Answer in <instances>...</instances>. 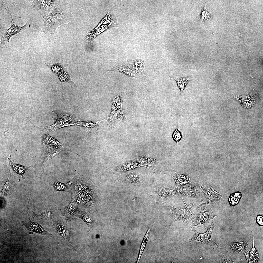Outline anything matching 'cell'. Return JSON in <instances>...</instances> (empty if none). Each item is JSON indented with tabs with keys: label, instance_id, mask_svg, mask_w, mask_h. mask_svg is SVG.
<instances>
[{
	"label": "cell",
	"instance_id": "obj_1",
	"mask_svg": "<svg viewBox=\"0 0 263 263\" xmlns=\"http://www.w3.org/2000/svg\"><path fill=\"white\" fill-rule=\"evenodd\" d=\"M72 180L70 191L75 196L79 207L90 209L96 206L99 203L100 194L92 180L78 173Z\"/></svg>",
	"mask_w": 263,
	"mask_h": 263
},
{
	"label": "cell",
	"instance_id": "obj_2",
	"mask_svg": "<svg viewBox=\"0 0 263 263\" xmlns=\"http://www.w3.org/2000/svg\"><path fill=\"white\" fill-rule=\"evenodd\" d=\"M71 14L61 6L55 4L49 13L43 18L41 27L46 34H54L60 25L70 22L72 19Z\"/></svg>",
	"mask_w": 263,
	"mask_h": 263
},
{
	"label": "cell",
	"instance_id": "obj_3",
	"mask_svg": "<svg viewBox=\"0 0 263 263\" xmlns=\"http://www.w3.org/2000/svg\"><path fill=\"white\" fill-rule=\"evenodd\" d=\"M216 210L207 201L203 202L194 210L190 222L193 226L197 227L206 228L217 216L216 214Z\"/></svg>",
	"mask_w": 263,
	"mask_h": 263
},
{
	"label": "cell",
	"instance_id": "obj_4",
	"mask_svg": "<svg viewBox=\"0 0 263 263\" xmlns=\"http://www.w3.org/2000/svg\"><path fill=\"white\" fill-rule=\"evenodd\" d=\"M42 138V144L44 145L41 160L42 168L49 160L62 151H68L74 153L68 146L62 144L48 134H43Z\"/></svg>",
	"mask_w": 263,
	"mask_h": 263
},
{
	"label": "cell",
	"instance_id": "obj_5",
	"mask_svg": "<svg viewBox=\"0 0 263 263\" xmlns=\"http://www.w3.org/2000/svg\"><path fill=\"white\" fill-rule=\"evenodd\" d=\"M185 206L181 207H176L172 206L168 207L175 221L181 220L189 224L192 219L193 213L192 211L203 202V199H197L188 204H187L183 198Z\"/></svg>",
	"mask_w": 263,
	"mask_h": 263
},
{
	"label": "cell",
	"instance_id": "obj_6",
	"mask_svg": "<svg viewBox=\"0 0 263 263\" xmlns=\"http://www.w3.org/2000/svg\"><path fill=\"white\" fill-rule=\"evenodd\" d=\"M198 186L201 191L211 206L216 209L221 204L223 199L222 195L216 191L209 183L204 181H200Z\"/></svg>",
	"mask_w": 263,
	"mask_h": 263
},
{
	"label": "cell",
	"instance_id": "obj_7",
	"mask_svg": "<svg viewBox=\"0 0 263 263\" xmlns=\"http://www.w3.org/2000/svg\"><path fill=\"white\" fill-rule=\"evenodd\" d=\"M2 3L9 14L11 20V24L10 27L8 29H7L3 35L0 37V45L1 47L9 42L11 37L15 34L27 29L29 26V24L28 21L22 26H20L16 24L12 19L11 13L7 7L4 2L2 1Z\"/></svg>",
	"mask_w": 263,
	"mask_h": 263
},
{
	"label": "cell",
	"instance_id": "obj_8",
	"mask_svg": "<svg viewBox=\"0 0 263 263\" xmlns=\"http://www.w3.org/2000/svg\"><path fill=\"white\" fill-rule=\"evenodd\" d=\"M52 117L54 121V124L43 128L47 132H52L59 128L72 125H79L80 122L67 114H58L57 117Z\"/></svg>",
	"mask_w": 263,
	"mask_h": 263
},
{
	"label": "cell",
	"instance_id": "obj_9",
	"mask_svg": "<svg viewBox=\"0 0 263 263\" xmlns=\"http://www.w3.org/2000/svg\"><path fill=\"white\" fill-rule=\"evenodd\" d=\"M122 100L121 94L113 98L111 111L108 120L110 123L121 122L125 120L126 115L122 107Z\"/></svg>",
	"mask_w": 263,
	"mask_h": 263
},
{
	"label": "cell",
	"instance_id": "obj_10",
	"mask_svg": "<svg viewBox=\"0 0 263 263\" xmlns=\"http://www.w3.org/2000/svg\"><path fill=\"white\" fill-rule=\"evenodd\" d=\"M54 228L57 233L65 240L68 245L72 249L74 248L70 242L67 221L61 217L53 219Z\"/></svg>",
	"mask_w": 263,
	"mask_h": 263
},
{
	"label": "cell",
	"instance_id": "obj_11",
	"mask_svg": "<svg viewBox=\"0 0 263 263\" xmlns=\"http://www.w3.org/2000/svg\"><path fill=\"white\" fill-rule=\"evenodd\" d=\"M214 227V225L211 223L208 227L207 231L203 234L197 233L192 227L194 233L193 237L189 240L190 242L197 244H211L213 242L211 236Z\"/></svg>",
	"mask_w": 263,
	"mask_h": 263
},
{
	"label": "cell",
	"instance_id": "obj_12",
	"mask_svg": "<svg viewBox=\"0 0 263 263\" xmlns=\"http://www.w3.org/2000/svg\"><path fill=\"white\" fill-rule=\"evenodd\" d=\"M55 2L54 0H34L32 6L44 18L49 13L54 5Z\"/></svg>",
	"mask_w": 263,
	"mask_h": 263
},
{
	"label": "cell",
	"instance_id": "obj_13",
	"mask_svg": "<svg viewBox=\"0 0 263 263\" xmlns=\"http://www.w3.org/2000/svg\"><path fill=\"white\" fill-rule=\"evenodd\" d=\"M79 208V206L75 197L74 195L72 194L70 203L63 210V216L66 220L68 221L75 219Z\"/></svg>",
	"mask_w": 263,
	"mask_h": 263
},
{
	"label": "cell",
	"instance_id": "obj_14",
	"mask_svg": "<svg viewBox=\"0 0 263 263\" xmlns=\"http://www.w3.org/2000/svg\"><path fill=\"white\" fill-rule=\"evenodd\" d=\"M29 202H28L27 212L29 219L28 221L25 223L23 221L20 225L24 226L26 229L30 231L33 232L41 235H47L52 236V234L51 233L46 230L42 226L38 223L32 221L30 219L28 213Z\"/></svg>",
	"mask_w": 263,
	"mask_h": 263
},
{
	"label": "cell",
	"instance_id": "obj_15",
	"mask_svg": "<svg viewBox=\"0 0 263 263\" xmlns=\"http://www.w3.org/2000/svg\"><path fill=\"white\" fill-rule=\"evenodd\" d=\"M8 160L9 165L11 169L14 172L21 175L23 179H25L24 174L26 171H29L34 172L31 169V168L33 167L32 165L29 167H26L15 163L11 160L10 154H9Z\"/></svg>",
	"mask_w": 263,
	"mask_h": 263
},
{
	"label": "cell",
	"instance_id": "obj_16",
	"mask_svg": "<svg viewBox=\"0 0 263 263\" xmlns=\"http://www.w3.org/2000/svg\"><path fill=\"white\" fill-rule=\"evenodd\" d=\"M230 247L234 252L236 253H243L249 252V245L247 242L233 243L230 245Z\"/></svg>",
	"mask_w": 263,
	"mask_h": 263
},
{
	"label": "cell",
	"instance_id": "obj_17",
	"mask_svg": "<svg viewBox=\"0 0 263 263\" xmlns=\"http://www.w3.org/2000/svg\"><path fill=\"white\" fill-rule=\"evenodd\" d=\"M123 181L124 183L130 187L140 185L142 182V180L139 176L131 174L126 175L124 178Z\"/></svg>",
	"mask_w": 263,
	"mask_h": 263
},
{
	"label": "cell",
	"instance_id": "obj_18",
	"mask_svg": "<svg viewBox=\"0 0 263 263\" xmlns=\"http://www.w3.org/2000/svg\"><path fill=\"white\" fill-rule=\"evenodd\" d=\"M72 184V180L65 184L60 182L56 179L54 182L51 185L53 187L54 190L56 191H70Z\"/></svg>",
	"mask_w": 263,
	"mask_h": 263
},
{
	"label": "cell",
	"instance_id": "obj_19",
	"mask_svg": "<svg viewBox=\"0 0 263 263\" xmlns=\"http://www.w3.org/2000/svg\"><path fill=\"white\" fill-rule=\"evenodd\" d=\"M76 217L84 221L87 224L90 228H92L93 227L94 224L93 219L90 215L85 211L82 210L79 208Z\"/></svg>",
	"mask_w": 263,
	"mask_h": 263
},
{
	"label": "cell",
	"instance_id": "obj_20",
	"mask_svg": "<svg viewBox=\"0 0 263 263\" xmlns=\"http://www.w3.org/2000/svg\"><path fill=\"white\" fill-rule=\"evenodd\" d=\"M54 213V210L53 209L47 208L44 209L39 214L33 212V216L34 218H40L46 220H48L52 219Z\"/></svg>",
	"mask_w": 263,
	"mask_h": 263
},
{
	"label": "cell",
	"instance_id": "obj_21",
	"mask_svg": "<svg viewBox=\"0 0 263 263\" xmlns=\"http://www.w3.org/2000/svg\"><path fill=\"white\" fill-rule=\"evenodd\" d=\"M172 168L176 174L175 176H172L175 181L176 185L183 186L187 185L190 182V178L188 176L185 175L178 174Z\"/></svg>",
	"mask_w": 263,
	"mask_h": 263
},
{
	"label": "cell",
	"instance_id": "obj_22",
	"mask_svg": "<svg viewBox=\"0 0 263 263\" xmlns=\"http://www.w3.org/2000/svg\"><path fill=\"white\" fill-rule=\"evenodd\" d=\"M13 184L9 173L7 179L0 191V197H4L9 194L12 187Z\"/></svg>",
	"mask_w": 263,
	"mask_h": 263
},
{
	"label": "cell",
	"instance_id": "obj_23",
	"mask_svg": "<svg viewBox=\"0 0 263 263\" xmlns=\"http://www.w3.org/2000/svg\"><path fill=\"white\" fill-rule=\"evenodd\" d=\"M174 78L180 90L181 94H182L184 89L191 80V77L190 76H187L183 78Z\"/></svg>",
	"mask_w": 263,
	"mask_h": 263
},
{
	"label": "cell",
	"instance_id": "obj_24",
	"mask_svg": "<svg viewBox=\"0 0 263 263\" xmlns=\"http://www.w3.org/2000/svg\"><path fill=\"white\" fill-rule=\"evenodd\" d=\"M253 247L249 254L248 261L249 263H258L259 259V255L257 250L254 245V236L253 235Z\"/></svg>",
	"mask_w": 263,
	"mask_h": 263
},
{
	"label": "cell",
	"instance_id": "obj_25",
	"mask_svg": "<svg viewBox=\"0 0 263 263\" xmlns=\"http://www.w3.org/2000/svg\"><path fill=\"white\" fill-rule=\"evenodd\" d=\"M151 226L152 225L149 227L148 230L144 237L141 245L139 257L137 261V263H138L144 249L145 246L148 240L150 232L151 231Z\"/></svg>",
	"mask_w": 263,
	"mask_h": 263
},
{
	"label": "cell",
	"instance_id": "obj_26",
	"mask_svg": "<svg viewBox=\"0 0 263 263\" xmlns=\"http://www.w3.org/2000/svg\"><path fill=\"white\" fill-rule=\"evenodd\" d=\"M181 133L178 131L177 128L173 133V137L174 139L177 142V145L178 142L181 139Z\"/></svg>",
	"mask_w": 263,
	"mask_h": 263
},
{
	"label": "cell",
	"instance_id": "obj_27",
	"mask_svg": "<svg viewBox=\"0 0 263 263\" xmlns=\"http://www.w3.org/2000/svg\"><path fill=\"white\" fill-rule=\"evenodd\" d=\"M208 14L207 11L206 9V7H205L203 11L199 16V18L202 20H204L205 19H206L207 18V15Z\"/></svg>",
	"mask_w": 263,
	"mask_h": 263
},
{
	"label": "cell",
	"instance_id": "obj_28",
	"mask_svg": "<svg viewBox=\"0 0 263 263\" xmlns=\"http://www.w3.org/2000/svg\"><path fill=\"white\" fill-rule=\"evenodd\" d=\"M5 25L3 22L2 20L0 19V37L4 34L7 29Z\"/></svg>",
	"mask_w": 263,
	"mask_h": 263
},
{
	"label": "cell",
	"instance_id": "obj_29",
	"mask_svg": "<svg viewBox=\"0 0 263 263\" xmlns=\"http://www.w3.org/2000/svg\"><path fill=\"white\" fill-rule=\"evenodd\" d=\"M257 220L258 223L259 224L263 225V217L262 216H258L257 218Z\"/></svg>",
	"mask_w": 263,
	"mask_h": 263
},
{
	"label": "cell",
	"instance_id": "obj_30",
	"mask_svg": "<svg viewBox=\"0 0 263 263\" xmlns=\"http://www.w3.org/2000/svg\"><path fill=\"white\" fill-rule=\"evenodd\" d=\"M0 200L1 203V208H3L5 206V204H6V201L4 199V197H0Z\"/></svg>",
	"mask_w": 263,
	"mask_h": 263
}]
</instances>
